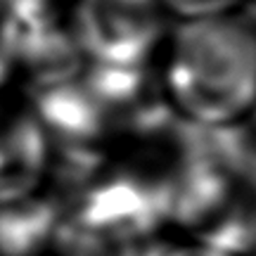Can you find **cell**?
I'll use <instances>...</instances> for the list:
<instances>
[{
	"instance_id": "cell-1",
	"label": "cell",
	"mask_w": 256,
	"mask_h": 256,
	"mask_svg": "<svg viewBox=\"0 0 256 256\" xmlns=\"http://www.w3.org/2000/svg\"><path fill=\"white\" fill-rule=\"evenodd\" d=\"M162 86L178 116L226 130L256 114V22L240 10L188 19L162 46Z\"/></svg>"
},
{
	"instance_id": "cell-2",
	"label": "cell",
	"mask_w": 256,
	"mask_h": 256,
	"mask_svg": "<svg viewBox=\"0 0 256 256\" xmlns=\"http://www.w3.org/2000/svg\"><path fill=\"white\" fill-rule=\"evenodd\" d=\"M162 0H72L69 28L98 66H126L156 40H166Z\"/></svg>"
},
{
	"instance_id": "cell-3",
	"label": "cell",
	"mask_w": 256,
	"mask_h": 256,
	"mask_svg": "<svg viewBox=\"0 0 256 256\" xmlns=\"http://www.w3.org/2000/svg\"><path fill=\"white\" fill-rule=\"evenodd\" d=\"M62 214L40 194L0 202V256L50 254Z\"/></svg>"
},
{
	"instance_id": "cell-4",
	"label": "cell",
	"mask_w": 256,
	"mask_h": 256,
	"mask_svg": "<svg viewBox=\"0 0 256 256\" xmlns=\"http://www.w3.org/2000/svg\"><path fill=\"white\" fill-rule=\"evenodd\" d=\"M145 256H230L220 249L211 247L206 242H197V240H188V242H162L156 247L147 249Z\"/></svg>"
},
{
	"instance_id": "cell-5",
	"label": "cell",
	"mask_w": 256,
	"mask_h": 256,
	"mask_svg": "<svg viewBox=\"0 0 256 256\" xmlns=\"http://www.w3.org/2000/svg\"><path fill=\"white\" fill-rule=\"evenodd\" d=\"M10 81H12V72H10V64L5 60V55L0 52V98H2V90L8 88Z\"/></svg>"
},
{
	"instance_id": "cell-6",
	"label": "cell",
	"mask_w": 256,
	"mask_h": 256,
	"mask_svg": "<svg viewBox=\"0 0 256 256\" xmlns=\"http://www.w3.org/2000/svg\"><path fill=\"white\" fill-rule=\"evenodd\" d=\"M0 8H2V0H0Z\"/></svg>"
}]
</instances>
